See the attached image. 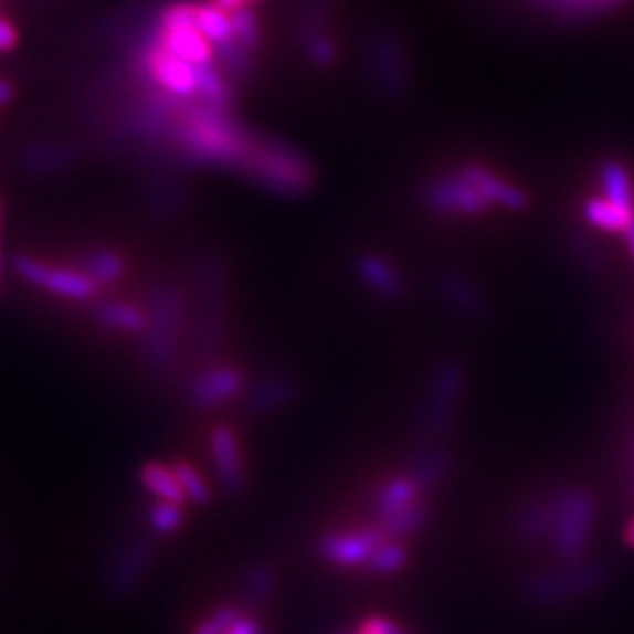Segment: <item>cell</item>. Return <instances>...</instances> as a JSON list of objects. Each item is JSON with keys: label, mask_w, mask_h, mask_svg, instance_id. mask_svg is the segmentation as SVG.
Segmentation results:
<instances>
[{"label": "cell", "mask_w": 634, "mask_h": 634, "mask_svg": "<svg viewBox=\"0 0 634 634\" xmlns=\"http://www.w3.org/2000/svg\"><path fill=\"white\" fill-rule=\"evenodd\" d=\"M196 315H193V348L204 364L219 360L226 344V302L229 271L219 254H200L193 264Z\"/></svg>", "instance_id": "6da1fadb"}, {"label": "cell", "mask_w": 634, "mask_h": 634, "mask_svg": "<svg viewBox=\"0 0 634 634\" xmlns=\"http://www.w3.org/2000/svg\"><path fill=\"white\" fill-rule=\"evenodd\" d=\"M256 189L279 198L306 196L315 183L310 158L289 141L256 135L252 151L237 172Z\"/></svg>", "instance_id": "7a4b0ae2"}, {"label": "cell", "mask_w": 634, "mask_h": 634, "mask_svg": "<svg viewBox=\"0 0 634 634\" xmlns=\"http://www.w3.org/2000/svg\"><path fill=\"white\" fill-rule=\"evenodd\" d=\"M148 329L141 334V358L154 377H170L179 360L183 298L170 279H158L146 294Z\"/></svg>", "instance_id": "3957f363"}, {"label": "cell", "mask_w": 634, "mask_h": 634, "mask_svg": "<svg viewBox=\"0 0 634 634\" xmlns=\"http://www.w3.org/2000/svg\"><path fill=\"white\" fill-rule=\"evenodd\" d=\"M609 578L602 562H562V567L538 569L525 575L519 585L521 600L536 609H552L569 604L578 596H588L600 590Z\"/></svg>", "instance_id": "277c9868"}, {"label": "cell", "mask_w": 634, "mask_h": 634, "mask_svg": "<svg viewBox=\"0 0 634 634\" xmlns=\"http://www.w3.org/2000/svg\"><path fill=\"white\" fill-rule=\"evenodd\" d=\"M468 369L458 356L440 358L425 383L423 402L419 409V433L427 442H437L450 433L463 402Z\"/></svg>", "instance_id": "5b68a950"}, {"label": "cell", "mask_w": 634, "mask_h": 634, "mask_svg": "<svg viewBox=\"0 0 634 634\" xmlns=\"http://www.w3.org/2000/svg\"><path fill=\"white\" fill-rule=\"evenodd\" d=\"M594 498L588 489L567 487L557 492L554 527L550 546L559 562H578L583 557L594 529Z\"/></svg>", "instance_id": "8992f818"}, {"label": "cell", "mask_w": 634, "mask_h": 634, "mask_svg": "<svg viewBox=\"0 0 634 634\" xmlns=\"http://www.w3.org/2000/svg\"><path fill=\"white\" fill-rule=\"evenodd\" d=\"M367 71L371 83L388 99H400L409 85L404 43L390 29H379L367 39Z\"/></svg>", "instance_id": "52a82bcc"}, {"label": "cell", "mask_w": 634, "mask_h": 634, "mask_svg": "<svg viewBox=\"0 0 634 634\" xmlns=\"http://www.w3.org/2000/svg\"><path fill=\"white\" fill-rule=\"evenodd\" d=\"M139 71L154 87L167 92L177 99H198V76L196 66L177 57L158 39L141 45V57H137Z\"/></svg>", "instance_id": "ba28073f"}, {"label": "cell", "mask_w": 634, "mask_h": 634, "mask_svg": "<svg viewBox=\"0 0 634 634\" xmlns=\"http://www.w3.org/2000/svg\"><path fill=\"white\" fill-rule=\"evenodd\" d=\"M14 273L20 275L24 283L39 287L52 296L60 298H71V302H92V298L99 296V285L85 275L83 271L76 268H60L50 266L45 261L20 254L12 261Z\"/></svg>", "instance_id": "9c48e42d"}, {"label": "cell", "mask_w": 634, "mask_h": 634, "mask_svg": "<svg viewBox=\"0 0 634 634\" xmlns=\"http://www.w3.org/2000/svg\"><path fill=\"white\" fill-rule=\"evenodd\" d=\"M423 198L427 208L442 216H482L492 210V204L458 170L437 175L427 181Z\"/></svg>", "instance_id": "30bf717a"}, {"label": "cell", "mask_w": 634, "mask_h": 634, "mask_svg": "<svg viewBox=\"0 0 634 634\" xmlns=\"http://www.w3.org/2000/svg\"><path fill=\"white\" fill-rule=\"evenodd\" d=\"M435 294L446 310L465 323H484L492 313L489 296L468 273L458 268H442L435 275Z\"/></svg>", "instance_id": "8fae6325"}, {"label": "cell", "mask_w": 634, "mask_h": 634, "mask_svg": "<svg viewBox=\"0 0 634 634\" xmlns=\"http://www.w3.org/2000/svg\"><path fill=\"white\" fill-rule=\"evenodd\" d=\"M245 374L231 364H204L186 385V402L196 412H212L216 406L235 400L245 390Z\"/></svg>", "instance_id": "7c38bea8"}, {"label": "cell", "mask_w": 634, "mask_h": 634, "mask_svg": "<svg viewBox=\"0 0 634 634\" xmlns=\"http://www.w3.org/2000/svg\"><path fill=\"white\" fill-rule=\"evenodd\" d=\"M298 393H302V385H298L296 377L287 374V371L271 369L264 374H256L254 381L245 385L240 395V409L250 419L271 416L294 404Z\"/></svg>", "instance_id": "4fadbf2b"}, {"label": "cell", "mask_w": 634, "mask_h": 634, "mask_svg": "<svg viewBox=\"0 0 634 634\" xmlns=\"http://www.w3.org/2000/svg\"><path fill=\"white\" fill-rule=\"evenodd\" d=\"M156 550L158 546L154 538H146V536L129 538L108 564V571H106L108 594L116 596V600H125V596L133 594L144 581L148 567L154 564Z\"/></svg>", "instance_id": "5bb4252c"}, {"label": "cell", "mask_w": 634, "mask_h": 634, "mask_svg": "<svg viewBox=\"0 0 634 634\" xmlns=\"http://www.w3.org/2000/svg\"><path fill=\"white\" fill-rule=\"evenodd\" d=\"M212 461L221 492L229 498L247 494V468L242 461L240 440L231 425H216L212 431Z\"/></svg>", "instance_id": "9a60e30c"}, {"label": "cell", "mask_w": 634, "mask_h": 634, "mask_svg": "<svg viewBox=\"0 0 634 634\" xmlns=\"http://www.w3.org/2000/svg\"><path fill=\"white\" fill-rule=\"evenodd\" d=\"M383 536L377 527L360 531H331L317 540V554L334 567H364L379 546Z\"/></svg>", "instance_id": "2e32d148"}, {"label": "cell", "mask_w": 634, "mask_h": 634, "mask_svg": "<svg viewBox=\"0 0 634 634\" xmlns=\"http://www.w3.org/2000/svg\"><path fill=\"white\" fill-rule=\"evenodd\" d=\"M458 172L475 186V191L487 200L492 208H503L508 212L529 210L531 200L525 193V189H519L513 181L498 177L496 172L489 170V167H484L479 162H468L463 165Z\"/></svg>", "instance_id": "e0dca14e"}, {"label": "cell", "mask_w": 634, "mask_h": 634, "mask_svg": "<svg viewBox=\"0 0 634 634\" xmlns=\"http://www.w3.org/2000/svg\"><path fill=\"white\" fill-rule=\"evenodd\" d=\"M352 268H356L358 279L371 294L388 298V302H400L406 296V283L400 268L383 254L362 252L352 261Z\"/></svg>", "instance_id": "ac0fdd59"}, {"label": "cell", "mask_w": 634, "mask_h": 634, "mask_svg": "<svg viewBox=\"0 0 634 634\" xmlns=\"http://www.w3.org/2000/svg\"><path fill=\"white\" fill-rule=\"evenodd\" d=\"M557 492L536 496L515 510L510 529L519 540H525V543H538V540L546 538L550 540L557 513Z\"/></svg>", "instance_id": "d6986e66"}, {"label": "cell", "mask_w": 634, "mask_h": 634, "mask_svg": "<svg viewBox=\"0 0 634 634\" xmlns=\"http://www.w3.org/2000/svg\"><path fill=\"white\" fill-rule=\"evenodd\" d=\"M454 471V454L437 442H427L406 463V477L416 484L421 494L437 489Z\"/></svg>", "instance_id": "ffe728a7"}, {"label": "cell", "mask_w": 634, "mask_h": 634, "mask_svg": "<svg viewBox=\"0 0 634 634\" xmlns=\"http://www.w3.org/2000/svg\"><path fill=\"white\" fill-rule=\"evenodd\" d=\"M158 41L175 52L177 57L186 60L189 64H210L216 60L214 47L208 39L198 31V27H177V29H160Z\"/></svg>", "instance_id": "44dd1931"}, {"label": "cell", "mask_w": 634, "mask_h": 634, "mask_svg": "<svg viewBox=\"0 0 634 634\" xmlns=\"http://www.w3.org/2000/svg\"><path fill=\"white\" fill-rule=\"evenodd\" d=\"M277 571L268 562H254L242 573L240 581V600L247 609H264L275 594Z\"/></svg>", "instance_id": "7402d4cb"}, {"label": "cell", "mask_w": 634, "mask_h": 634, "mask_svg": "<svg viewBox=\"0 0 634 634\" xmlns=\"http://www.w3.org/2000/svg\"><path fill=\"white\" fill-rule=\"evenodd\" d=\"M95 320L114 331L144 334L148 329V310L127 302H99L95 306Z\"/></svg>", "instance_id": "603a6c76"}, {"label": "cell", "mask_w": 634, "mask_h": 634, "mask_svg": "<svg viewBox=\"0 0 634 634\" xmlns=\"http://www.w3.org/2000/svg\"><path fill=\"white\" fill-rule=\"evenodd\" d=\"M139 482L144 484V489L154 494L158 500L177 503V506H183L186 503V496L172 473V465H165L160 461H146L139 468Z\"/></svg>", "instance_id": "cb8c5ba5"}, {"label": "cell", "mask_w": 634, "mask_h": 634, "mask_svg": "<svg viewBox=\"0 0 634 634\" xmlns=\"http://www.w3.org/2000/svg\"><path fill=\"white\" fill-rule=\"evenodd\" d=\"M81 271L95 279L99 287H106L125 277L127 261L114 250H92L81 258Z\"/></svg>", "instance_id": "d4e9b609"}, {"label": "cell", "mask_w": 634, "mask_h": 634, "mask_svg": "<svg viewBox=\"0 0 634 634\" xmlns=\"http://www.w3.org/2000/svg\"><path fill=\"white\" fill-rule=\"evenodd\" d=\"M419 496H421V492L416 489V484L406 475H402V477L388 479L383 487L374 494L371 506H374L377 517H383V515L414 506V503H419Z\"/></svg>", "instance_id": "484cf974"}, {"label": "cell", "mask_w": 634, "mask_h": 634, "mask_svg": "<svg viewBox=\"0 0 634 634\" xmlns=\"http://www.w3.org/2000/svg\"><path fill=\"white\" fill-rule=\"evenodd\" d=\"M600 186L604 198L634 212V183L630 170L619 160H604L600 165Z\"/></svg>", "instance_id": "4316f807"}, {"label": "cell", "mask_w": 634, "mask_h": 634, "mask_svg": "<svg viewBox=\"0 0 634 634\" xmlns=\"http://www.w3.org/2000/svg\"><path fill=\"white\" fill-rule=\"evenodd\" d=\"M196 24H198V31L204 35V39H208V43L214 50L229 45L231 41H235L231 12L221 10L219 6L212 3V0H210V3H198Z\"/></svg>", "instance_id": "83f0119b"}, {"label": "cell", "mask_w": 634, "mask_h": 634, "mask_svg": "<svg viewBox=\"0 0 634 634\" xmlns=\"http://www.w3.org/2000/svg\"><path fill=\"white\" fill-rule=\"evenodd\" d=\"M427 519H431L427 508L423 506V503H414V506L379 517L374 527L379 529L383 540H398L402 536H412L421 531L427 525Z\"/></svg>", "instance_id": "f1b7e54d"}, {"label": "cell", "mask_w": 634, "mask_h": 634, "mask_svg": "<svg viewBox=\"0 0 634 634\" xmlns=\"http://www.w3.org/2000/svg\"><path fill=\"white\" fill-rule=\"evenodd\" d=\"M583 214L594 229H602L609 233H623L627 229V223L632 221L634 212L621 208V204H615L602 196V198H588L583 204Z\"/></svg>", "instance_id": "f546056e"}, {"label": "cell", "mask_w": 634, "mask_h": 634, "mask_svg": "<svg viewBox=\"0 0 634 634\" xmlns=\"http://www.w3.org/2000/svg\"><path fill=\"white\" fill-rule=\"evenodd\" d=\"M231 20H233L235 41L245 50H250L252 54H256L261 45H264V24H261V17L256 14V10L240 8L231 12Z\"/></svg>", "instance_id": "4dcf8cb0"}, {"label": "cell", "mask_w": 634, "mask_h": 634, "mask_svg": "<svg viewBox=\"0 0 634 634\" xmlns=\"http://www.w3.org/2000/svg\"><path fill=\"white\" fill-rule=\"evenodd\" d=\"M409 562V552L398 543V540H383V543L371 552L364 569L371 575H393L402 571Z\"/></svg>", "instance_id": "1f68e13d"}, {"label": "cell", "mask_w": 634, "mask_h": 634, "mask_svg": "<svg viewBox=\"0 0 634 634\" xmlns=\"http://www.w3.org/2000/svg\"><path fill=\"white\" fill-rule=\"evenodd\" d=\"M172 473H175V477L179 482V487H181L186 500L198 503V506H208V503L212 500V489H210V484L204 482V477L193 468L191 463H186V461L172 463Z\"/></svg>", "instance_id": "d6a6232c"}, {"label": "cell", "mask_w": 634, "mask_h": 634, "mask_svg": "<svg viewBox=\"0 0 634 634\" xmlns=\"http://www.w3.org/2000/svg\"><path fill=\"white\" fill-rule=\"evenodd\" d=\"M183 525V510L177 503L158 500L156 506L148 513V527L158 536H172L181 529Z\"/></svg>", "instance_id": "836d02e7"}, {"label": "cell", "mask_w": 634, "mask_h": 634, "mask_svg": "<svg viewBox=\"0 0 634 634\" xmlns=\"http://www.w3.org/2000/svg\"><path fill=\"white\" fill-rule=\"evenodd\" d=\"M240 606L235 604H219L191 630V634H226L240 621Z\"/></svg>", "instance_id": "e575fe53"}, {"label": "cell", "mask_w": 634, "mask_h": 634, "mask_svg": "<svg viewBox=\"0 0 634 634\" xmlns=\"http://www.w3.org/2000/svg\"><path fill=\"white\" fill-rule=\"evenodd\" d=\"M29 165L39 167V170H52V167H62L66 162V151L64 148H43V151H31L27 158Z\"/></svg>", "instance_id": "d590c367"}, {"label": "cell", "mask_w": 634, "mask_h": 634, "mask_svg": "<svg viewBox=\"0 0 634 634\" xmlns=\"http://www.w3.org/2000/svg\"><path fill=\"white\" fill-rule=\"evenodd\" d=\"M226 634H264V627L252 615H240V621Z\"/></svg>", "instance_id": "8d00e7d4"}, {"label": "cell", "mask_w": 634, "mask_h": 634, "mask_svg": "<svg viewBox=\"0 0 634 634\" xmlns=\"http://www.w3.org/2000/svg\"><path fill=\"white\" fill-rule=\"evenodd\" d=\"M17 45V31L14 27L0 17V52H8Z\"/></svg>", "instance_id": "74e56055"}, {"label": "cell", "mask_w": 634, "mask_h": 634, "mask_svg": "<svg viewBox=\"0 0 634 634\" xmlns=\"http://www.w3.org/2000/svg\"><path fill=\"white\" fill-rule=\"evenodd\" d=\"M371 619H374V623H377V627H379L381 634H414V632H409L406 627L398 625L395 621L385 619V615H371Z\"/></svg>", "instance_id": "f35d334b"}, {"label": "cell", "mask_w": 634, "mask_h": 634, "mask_svg": "<svg viewBox=\"0 0 634 634\" xmlns=\"http://www.w3.org/2000/svg\"><path fill=\"white\" fill-rule=\"evenodd\" d=\"M212 3L226 12H235L240 8H254L256 3H264V0H212Z\"/></svg>", "instance_id": "ab89813d"}, {"label": "cell", "mask_w": 634, "mask_h": 634, "mask_svg": "<svg viewBox=\"0 0 634 634\" xmlns=\"http://www.w3.org/2000/svg\"><path fill=\"white\" fill-rule=\"evenodd\" d=\"M623 237H625V247L634 261V214H632V221L627 223V229L623 231Z\"/></svg>", "instance_id": "60d3db41"}, {"label": "cell", "mask_w": 634, "mask_h": 634, "mask_svg": "<svg viewBox=\"0 0 634 634\" xmlns=\"http://www.w3.org/2000/svg\"><path fill=\"white\" fill-rule=\"evenodd\" d=\"M623 540L630 550H634V517L627 521V527L623 531Z\"/></svg>", "instance_id": "b9f144b4"}, {"label": "cell", "mask_w": 634, "mask_h": 634, "mask_svg": "<svg viewBox=\"0 0 634 634\" xmlns=\"http://www.w3.org/2000/svg\"><path fill=\"white\" fill-rule=\"evenodd\" d=\"M358 634H381V632H379L374 619H367V621L358 627Z\"/></svg>", "instance_id": "7bdbcfd3"}, {"label": "cell", "mask_w": 634, "mask_h": 634, "mask_svg": "<svg viewBox=\"0 0 634 634\" xmlns=\"http://www.w3.org/2000/svg\"><path fill=\"white\" fill-rule=\"evenodd\" d=\"M12 99V85L6 83V81H0V106H3L6 102Z\"/></svg>", "instance_id": "ee69618b"}, {"label": "cell", "mask_w": 634, "mask_h": 634, "mask_svg": "<svg viewBox=\"0 0 634 634\" xmlns=\"http://www.w3.org/2000/svg\"><path fill=\"white\" fill-rule=\"evenodd\" d=\"M581 3H592V0H581Z\"/></svg>", "instance_id": "f6af8a7d"}]
</instances>
